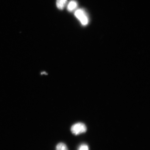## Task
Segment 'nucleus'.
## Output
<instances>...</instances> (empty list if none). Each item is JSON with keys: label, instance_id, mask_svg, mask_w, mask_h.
<instances>
[{"label": "nucleus", "instance_id": "obj_1", "mask_svg": "<svg viewBox=\"0 0 150 150\" xmlns=\"http://www.w3.org/2000/svg\"><path fill=\"white\" fill-rule=\"evenodd\" d=\"M87 130V127L85 125L81 122L75 124L71 128V132L76 136L86 132Z\"/></svg>", "mask_w": 150, "mask_h": 150}, {"label": "nucleus", "instance_id": "obj_2", "mask_svg": "<svg viewBox=\"0 0 150 150\" xmlns=\"http://www.w3.org/2000/svg\"><path fill=\"white\" fill-rule=\"evenodd\" d=\"M75 16L84 25H87L89 20L84 11L82 9H78L75 12Z\"/></svg>", "mask_w": 150, "mask_h": 150}, {"label": "nucleus", "instance_id": "obj_3", "mask_svg": "<svg viewBox=\"0 0 150 150\" xmlns=\"http://www.w3.org/2000/svg\"><path fill=\"white\" fill-rule=\"evenodd\" d=\"M78 6L77 3L76 1H71L67 5V9L69 12H72Z\"/></svg>", "mask_w": 150, "mask_h": 150}, {"label": "nucleus", "instance_id": "obj_4", "mask_svg": "<svg viewBox=\"0 0 150 150\" xmlns=\"http://www.w3.org/2000/svg\"><path fill=\"white\" fill-rule=\"evenodd\" d=\"M67 0H57L56 5L59 9H63L67 3Z\"/></svg>", "mask_w": 150, "mask_h": 150}, {"label": "nucleus", "instance_id": "obj_5", "mask_svg": "<svg viewBox=\"0 0 150 150\" xmlns=\"http://www.w3.org/2000/svg\"><path fill=\"white\" fill-rule=\"evenodd\" d=\"M56 150H69L67 146L64 143L61 142L58 144L56 147Z\"/></svg>", "mask_w": 150, "mask_h": 150}, {"label": "nucleus", "instance_id": "obj_6", "mask_svg": "<svg viewBox=\"0 0 150 150\" xmlns=\"http://www.w3.org/2000/svg\"><path fill=\"white\" fill-rule=\"evenodd\" d=\"M78 150H89L88 146L86 144H82L79 148Z\"/></svg>", "mask_w": 150, "mask_h": 150}]
</instances>
